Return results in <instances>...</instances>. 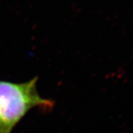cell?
<instances>
[{
    "instance_id": "6da1fadb",
    "label": "cell",
    "mask_w": 133,
    "mask_h": 133,
    "mask_svg": "<svg viewBox=\"0 0 133 133\" xmlns=\"http://www.w3.org/2000/svg\"><path fill=\"white\" fill-rule=\"evenodd\" d=\"M37 79L35 77L19 84L0 80V133H12L32 109L52 108V101L39 95Z\"/></svg>"
}]
</instances>
